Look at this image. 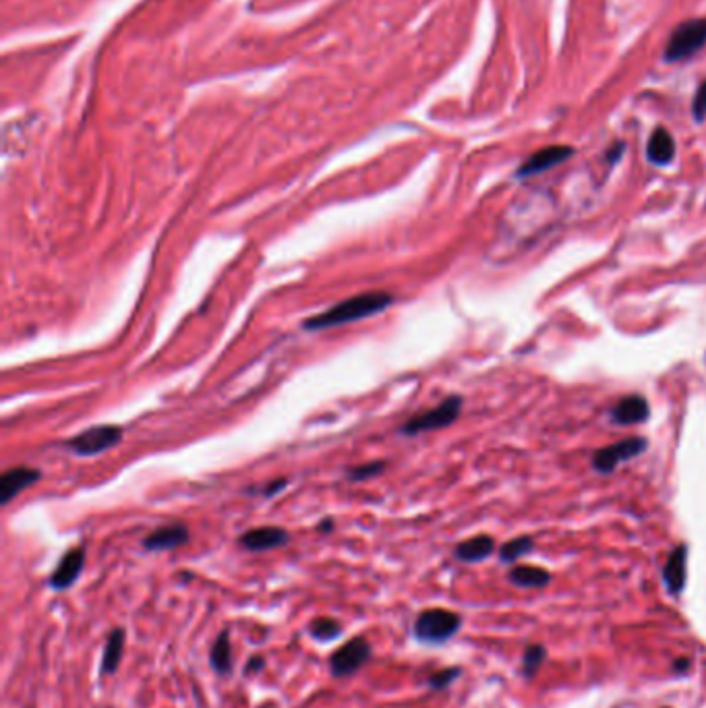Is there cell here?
<instances>
[{
  "label": "cell",
  "instance_id": "52a82bcc",
  "mask_svg": "<svg viewBox=\"0 0 706 708\" xmlns=\"http://www.w3.org/2000/svg\"><path fill=\"white\" fill-rule=\"evenodd\" d=\"M646 448H648V441L644 437H628L623 441L611 443L607 448H600L593 456V468L600 472V474H609L623 462L638 458L640 453L646 451Z\"/></svg>",
  "mask_w": 706,
  "mask_h": 708
},
{
  "label": "cell",
  "instance_id": "ba28073f",
  "mask_svg": "<svg viewBox=\"0 0 706 708\" xmlns=\"http://www.w3.org/2000/svg\"><path fill=\"white\" fill-rule=\"evenodd\" d=\"M83 565H86V547H73L64 553L58 565L54 568V572L50 574L48 578V586L56 592H63V590H68L79 576L83 572Z\"/></svg>",
  "mask_w": 706,
  "mask_h": 708
},
{
  "label": "cell",
  "instance_id": "83f0119b",
  "mask_svg": "<svg viewBox=\"0 0 706 708\" xmlns=\"http://www.w3.org/2000/svg\"><path fill=\"white\" fill-rule=\"evenodd\" d=\"M317 530H319V533H329V530H334V520H332V518H325L319 526H317Z\"/></svg>",
  "mask_w": 706,
  "mask_h": 708
},
{
  "label": "cell",
  "instance_id": "f1b7e54d",
  "mask_svg": "<svg viewBox=\"0 0 706 708\" xmlns=\"http://www.w3.org/2000/svg\"><path fill=\"white\" fill-rule=\"evenodd\" d=\"M687 667H690V659H677L675 665H673V669H675L677 673H682V671H685Z\"/></svg>",
  "mask_w": 706,
  "mask_h": 708
},
{
  "label": "cell",
  "instance_id": "d4e9b609",
  "mask_svg": "<svg viewBox=\"0 0 706 708\" xmlns=\"http://www.w3.org/2000/svg\"><path fill=\"white\" fill-rule=\"evenodd\" d=\"M692 116L696 123H705L706 120V81L702 86L696 89L694 100H692Z\"/></svg>",
  "mask_w": 706,
  "mask_h": 708
},
{
  "label": "cell",
  "instance_id": "8fae6325",
  "mask_svg": "<svg viewBox=\"0 0 706 708\" xmlns=\"http://www.w3.org/2000/svg\"><path fill=\"white\" fill-rule=\"evenodd\" d=\"M189 543V528L185 524H164L151 530L148 537L143 538V549L150 553H160V551H172Z\"/></svg>",
  "mask_w": 706,
  "mask_h": 708
},
{
  "label": "cell",
  "instance_id": "7c38bea8",
  "mask_svg": "<svg viewBox=\"0 0 706 708\" xmlns=\"http://www.w3.org/2000/svg\"><path fill=\"white\" fill-rule=\"evenodd\" d=\"M40 478H42V472L38 468H29V466L9 468L0 478V503L9 506L17 495H21L25 489L36 485Z\"/></svg>",
  "mask_w": 706,
  "mask_h": 708
},
{
  "label": "cell",
  "instance_id": "ffe728a7",
  "mask_svg": "<svg viewBox=\"0 0 706 708\" xmlns=\"http://www.w3.org/2000/svg\"><path fill=\"white\" fill-rule=\"evenodd\" d=\"M344 632V625L334 617H317L309 623V634L317 640V642H332L336 638H340Z\"/></svg>",
  "mask_w": 706,
  "mask_h": 708
},
{
  "label": "cell",
  "instance_id": "9c48e42d",
  "mask_svg": "<svg viewBox=\"0 0 706 708\" xmlns=\"http://www.w3.org/2000/svg\"><path fill=\"white\" fill-rule=\"evenodd\" d=\"M572 155H574V148H570V145H549L545 150L535 151L526 162H522V166L516 170V176L518 178H528V176L543 174V172L563 164Z\"/></svg>",
  "mask_w": 706,
  "mask_h": 708
},
{
  "label": "cell",
  "instance_id": "6da1fadb",
  "mask_svg": "<svg viewBox=\"0 0 706 708\" xmlns=\"http://www.w3.org/2000/svg\"><path fill=\"white\" fill-rule=\"evenodd\" d=\"M394 302V297L385 290H371L363 292L357 297H350L346 301H340L334 304L332 309L323 311L319 315L307 317L302 327L309 332H319V329H329V327H340L346 323H354L359 319L373 317L377 313L385 311Z\"/></svg>",
  "mask_w": 706,
  "mask_h": 708
},
{
  "label": "cell",
  "instance_id": "ac0fdd59",
  "mask_svg": "<svg viewBox=\"0 0 706 708\" xmlns=\"http://www.w3.org/2000/svg\"><path fill=\"white\" fill-rule=\"evenodd\" d=\"M495 549V540L487 535H479V537H472L469 540H462L456 549H454V555L458 561H464V563H476V561H483L487 559L493 553Z\"/></svg>",
  "mask_w": 706,
  "mask_h": 708
},
{
  "label": "cell",
  "instance_id": "277c9868",
  "mask_svg": "<svg viewBox=\"0 0 706 708\" xmlns=\"http://www.w3.org/2000/svg\"><path fill=\"white\" fill-rule=\"evenodd\" d=\"M460 410H462V398L460 396H449L435 408H429V410H423V412L410 416L402 425L400 433L408 435V437H416V435L429 433V431L446 429V427L456 423V419L460 416Z\"/></svg>",
  "mask_w": 706,
  "mask_h": 708
},
{
  "label": "cell",
  "instance_id": "484cf974",
  "mask_svg": "<svg viewBox=\"0 0 706 708\" xmlns=\"http://www.w3.org/2000/svg\"><path fill=\"white\" fill-rule=\"evenodd\" d=\"M263 669H265V659H263L261 655H253V657L247 661L245 669H242V675H245V677H253V675H259Z\"/></svg>",
  "mask_w": 706,
  "mask_h": 708
},
{
  "label": "cell",
  "instance_id": "44dd1931",
  "mask_svg": "<svg viewBox=\"0 0 706 708\" xmlns=\"http://www.w3.org/2000/svg\"><path fill=\"white\" fill-rule=\"evenodd\" d=\"M535 547V540L531 537H518L508 540L501 549H499V559L506 561V563H512L516 559H520L522 555L531 553Z\"/></svg>",
  "mask_w": 706,
  "mask_h": 708
},
{
  "label": "cell",
  "instance_id": "5bb4252c",
  "mask_svg": "<svg viewBox=\"0 0 706 708\" xmlns=\"http://www.w3.org/2000/svg\"><path fill=\"white\" fill-rule=\"evenodd\" d=\"M125 644H127V632L125 627H114L108 634V640L104 644L102 661H100V675L108 677L114 675L121 667V661L125 657Z\"/></svg>",
  "mask_w": 706,
  "mask_h": 708
},
{
  "label": "cell",
  "instance_id": "8992f818",
  "mask_svg": "<svg viewBox=\"0 0 706 708\" xmlns=\"http://www.w3.org/2000/svg\"><path fill=\"white\" fill-rule=\"evenodd\" d=\"M123 441V427L118 425H96L89 429L77 433L73 439H68L64 446L77 456H98L112 450Z\"/></svg>",
  "mask_w": 706,
  "mask_h": 708
},
{
  "label": "cell",
  "instance_id": "5b68a950",
  "mask_svg": "<svg viewBox=\"0 0 706 708\" xmlns=\"http://www.w3.org/2000/svg\"><path fill=\"white\" fill-rule=\"evenodd\" d=\"M373 657V646L363 636H354L329 655V673L336 679L352 677Z\"/></svg>",
  "mask_w": 706,
  "mask_h": 708
},
{
  "label": "cell",
  "instance_id": "9a60e30c",
  "mask_svg": "<svg viewBox=\"0 0 706 708\" xmlns=\"http://www.w3.org/2000/svg\"><path fill=\"white\" fill-rule=\"evenodd\" d=\"M210 667L215 675L226 677L232 673V642H230V630L224 627L218 636H215L214 644L210 648Z\"/></svg>",
  "mask_w": 706,
  "mask_h": 708
},
{
  "label": "cell",
  "instance_id": "3957f363",
  "mask_svg": "<svg viewBox=\"0 0 706 708\" xmlns=\"http://www.w3.org/2000/svg\"><path fill=\"white\" fill-rule=\"evenodd\" d=\"M706 46V19H690L680 23L673 34L669 36V42L665 46V63L675 65L685 58L694 56L698 50Z\"/></svg>",
  "mask_w": 706,
  "mask_h": 708
},
{
  "label": "cell",
  "instance_id": "cb8c5ba5",
  "mask_svg": "<svg viewBox=\"0 0 706 708\" xmlns=\"http://www.w3.org/2000/svg\"><path fill=\"white\" fill-rule=\"evenodd\" d=\"M462 675V669L460 667H448V669H441V671H435L433 675H429V687L439 692V689H446L448 686H451L458 677Z\"/></svg>",
  "mask_w": 706,
  "mask_h": 708
},
{
  "label": "cell",
  "instance_id": "d6986e66",
  "mask_svg": "<svg viewBox=\"0 0 706 708\" xmlns=\"http://www.w3.org/2000/svg\"><path fill=\"white\" fill-rule=\"evenodd\" d=\"M508 580L520 588H545L551 582V574L535 565H518L508 574Z\"/></svg>",
  "mask_w": 706,
  "mask_h": 708
},
{
  "label": "cell",
  "instance_id": "603a6c76",
  "mask_svg": "<svg viewBox=\"0 0 706 708\" xmlns=\"http://www.w3.org/2000/svg\"><path fill=\"white\" fill-rule=\"evenodd\" d=\"M385 466H387V462H384V460H373V462H364V464L348 468L346 474H348L350 481H369L373 476H379Z\"/></svg>",
  "mask_w": 706,
  "mask_h": 708
},
{
  "label": "cell",
  "instance_id": "4fadbf2b",
  "mask_svg": "<svg viewBox=\"0 0 706 708\" xmlns=\"http://www.w3.org/2000/svg\"><path fill=\"white\" fill-rule=\"evenodd\" d=\"M650 416V408L646 398L640 394H630L621 398L620 402L611 410V419L618 425H638Z\"/></svg>",
  "mask_w": 706,
  "mask_h": 708
},
{
  "label": "cell",
  "instance_id": "2e32d148",
  "mask_svg": "<svg viewBox=\"0 0 706 708\" xmlns=\"http://www.w3.org/2000/svg\"><path fill=\"white\" fill-rule=\"evenodd\" d=\"M646 158L650 164L655 166H667L673 162L675 158V141L671 137V133L663 127L655 130L646 143Z\"/></svg>",
  "mask_w": 706,
  "mask_h": 708
},
{
  "label": "cell",
  "instance_id": "7402d4cb",
  "mask_svg": "<svg viewBox=\"0 0 706 708\" xmlns=\"http://www.w3.org/2000/svg\"><path fill=\"white\" fill-rule=\"evenodd\" d=\"M545 659H547V650H545L543 644H531V646H526L524 657H522V673H524V677L531 679L536 671H538V667L543 665Z\"/></svg>",
  "mask_w": 706,
  "mask_h": 708
},
{
  "label": "cell",
  "instance_id": "e0dca14e",
  "mask_svg": "<svg viewBox=\"0 0 706 708\" xmlns=\"http://www.w3.org/2000/svg\"><path fill=\"white\" fill-rule=\"evenodd\" d=\"M685 558H687V549L684 545L675 547L671 551V555L667 558V563L663 568V580L667 584V590L671 595H680L685 586Z\"/></svg>",
  "mask_w": 706,
  "mask_h": 708
},
{
  "label": "cell",
  "instance_id": "4316f807",
  "mask_svg": "<svg viewBox=\"0 0 706 708\" xmlns=\"http://www.w3.org/2000/svg\"><path fill=\"white\" fill-rule=\"evenodd\" d=\"M623 151H625V143H623V141L613 143V145H611V150L607 151V162H609V164H615V162H618V160L621 158V153H623Z\"/></svg>",
  "mask_w": 706,
  "mask_h": 708
},
{
  "label": "cell",
  "instance_id": "30bf717a",
  "mask_svg": "<svg viewBox=\"0 0 706 708\" xmlns=\"http://www.w3.org/2000/svg\"><path fill=\"white\" fill-rule=\"evenodd\" d=\"M290 543L288 530L280 526H257L238 537V545L251 553H263V551H274L284 545Z\"/></svg>",
  "mask_w": 706,
  "mask_h": 708
},
{
  "label": "cell",
  "instance_id": "7a4b0ae2",
  "mask_svg": "<svg viewBox=\"0 0 706 708\" xmlns=\"http://www.w3.org/2000/svg\"><path fill=\"white\" fill-rule=\"evenodd\" d=\"M462 625V617L449 609H425L416 615L412 625V636L421 644L439 646L451 640Z\"/></svg>",
  "mask_w": 706,
  "mask_h": 708
}]
</instances>
